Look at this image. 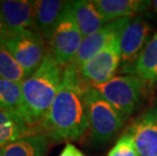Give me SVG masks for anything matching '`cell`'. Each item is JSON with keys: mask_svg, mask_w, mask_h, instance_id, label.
<instances>
[{"mask_svg": "<svg viewBox=\"0 0 157 156\" xmlns=\"http://www.w3.org/2000/svg\"><path fill=\"white\" fill-rule=\"evenodd\" d=\"M39 132L31 127L17 111L0 109V149L32 133Z\"/></svg>", "mask_w": 157, "mask_h": 156, "instance_id": "cell-16", "label": "cell"}, {"mask_svg": "<svg viewBox=\"0 0 157 156\" xmlns=\"http://www.w3.org/2000/svg\"><path fill=\"white\" fill-rule=\"evenodd\" d=\"M0 77L21 84L28 78L22 67L3 45L0 46Z\"/></svg>", "mask_w": 157, "mask_h": 156, "instance_id": "cell-18", "label": "cell"}, {"mask_svg": "<svg viewBox=\"0 0 157 156\" xmlns=\"http://www.w3.org/2000/svg\"><path fill=\"white\" fill-rule=\"evenodd\" d=\"M9 36H10V32H9L7 26H6L1 14H0V46L4 45L5 41L8 39Z\"/></svg>", "mask_w": 157, "mask_h": 156, "instance_id": "cell-22", "label": "cell"}, {"mask_svg": "<svg viewBox=\"0 0 157 156\" xmlns=\"http://www.w3.org/2000/svg\"><path fill=\"white\" fill-rule=\"evenodd\" d=\"M95 7L108 22L147 10L152 5L148 0H93Z\"/></svg>", "mask_w": 157, "mask_h": 156, "instance_id": "cell-13", "label": "cell"}, {"mask_svg": "<svg viewBox=\"0 0 157 156\" xmlns=\"http://www.w3.org/2000/svg\"><path fill=\"white\" fill-rule=\"evenodd\" d=\"M59 156H85L75 145L67 143Z\"/></svg>", "mask_w": 157, "mask_h": 156, "instance_id": "cell-21", "label": "cell"}, {"mask_svg": "<svg viewBox=\"0 0 157 156\" xmlns=\"http://www.w3.org/2000/svg\"><path fill=\"white\" fill-rule=\"evenodd\" d=\"M126 134L133 139L140 156H157V105L133 122Z\"/></svg>", "mask_w": 157, "mask_h": 156, "instance_id": "cell-10", "label": "cell"}, {"mask_svg": "<svg viewBox=\"0 0 157 156\" xmlns=\"http://www.w3.org/2000/svg\"><path fill=\"white\" fill-rule=\"evenodd\" d=\"M73 16L81 32L83 38L99 31L108 21L95 7L93 1L90 0H75L69 1Z\"/></svg>", "mask_w": 157, "mask_h": 156, "instance_id": "cell-14", "label": "cell"}, {"mask_svg": "<svg viewBox=\"0 0 157 156\" xmlns=\"http://www.w3.org/2000/svg\"><path fill=\"white\" fill-rule=\"evenodd\" d=\"M85 101L92 140L96 144L105 143L120 131L127 118L113 108L93 86L86 87Z\"/></svg>", "mask_w": 157, "mask_h": 156, "instance_id": "cell-3", "label": "cell"}, {"mask_svg": "<svg viewBox=\"0 0 157 156\" xmlns=\"http://www.w3.org/2000/svg\"><path fill=\"white\" fill-rule=\"evenodd\" d=\"M153 26L141 16L131 19L121 36L122 72L133 73L139 56L151 39Z\"/></svg>", "mask_w": 157, "mask_h": 156, "instance_id": "cell-8", "label": "cell"}, {"mask_svg": "<svg viewBox=\"0 0 157 156\" xmlns=\"http://www.w3.org/2000/svg\"><path fill=\"white\" fill-rule=\"evenodd\" d=\"M131 19L132 17H122L109 21L99 31L83 38L81 46L72 64L79 67L98 52H101L102 49H105L113 40L120 38Z\"/></svg>", "mask_w": 157, "mask_h": 156, "instance_id": "cell-9", "label": "cell"}, {"mask_svg": "<svg viewBox=\"0 0 157 156\" xmlns=\"http://www.w3.org/2000/svg\"><path fill=\"white\" fill-rule=\"evenodd\" d=\"M21 101V84L0 77V109L17 111Z\"/></svg>", "mask_w": 157, "mask_h": 156, "instance_id": "cell-19", "label": "cell"}, {"mask_svg": "<svg viewBox=\"0 0 157 156\" xmlns=\"http://www.w3.org/2000/svg\"><path fill=\"white\" fill-rule=\"evenodd\" d=\"M0 14L10 35L35 29V1L3 0L0 1Z\"/></svg>", "mask_w": 157, "mask_h": 156, "instance_id": "cell-11", "label": "cell"}, {"mask_svg": "<svg viewBox=\"0 0 157 156\" xmlns=\"http://www.w3.org/2000/svg\"><path fill=\"white\" fill-rule=\"evenodd\" d=\"M84 79L72 63L63 69L62 81L55 101L40 126L51 141L79 140L89 128Z\"/></svg>", "mask_w": 157, "mask_h": 156, "instance_id": "cell-1", "label": "cell"}, {"mask_svg": "<svg viewBox=\"0 0 157 156\" xmlns=\"http://www.w3.org/2000/svg\"><path fill=\"white\" fill-rule=\"evenodd\" d=\"M92 86L124 117L129 118L141 97L144 82L135 75H125Z\"/></svg>", "mask_w": 157, "mask_h": 156, "instance_id": "cell-5", "label": "cell"}, {"mask_svg": "<svg viewBox=\"0 0 157 156\" xmlns=\"http://www.w3.org/2000/svg\"><path fill=\"white\" fill-rule=\"evenodd\" d=\"M108 156H140L133 139L128 134L123 135L115 146L109 151Z\"/></svg>", "mask_w": 157, "mask_h": 156, "instance_id": "cell-20", "label": "cell"}, {"mask_svg": "<svg viewBox=\"0 0 157 156\" xmlns=\"http://www.w3.org/2000/svg\"><path fill=\"white\" fill-rule=\"evenodd\" d=\"M61 68L49 50L40 67L21 83V101L17 112L39 132L61 85Z\"/></svg>", "mask_w": 157, "mask_h": 156, "instance_id": "cell-2", "label": "cell"}, {"mask_svg": "<svg viewBox=\"0 0 157 156\" xmlns=\"http://www.w3.org/2000/svg\"><path fill=\"white\" fill-rule=\"evenodd\" d=\"M65 1L36 0L35 1V29L47 42H51L55 28Z\"/></svg>", "mask_w": 157, "mask_h": 156, "instance_id": "cell-12", "label": "cell"}, {"mask_svg": "<svg viewBox=\"0 0 157 156\" xmlns=\"http://www.w3.org/2000/svg\"><path fill=\"white\" fill-rule=\"evenodd\" d=\"M82 41L83 36L73 16L70 2L65 1L50 42V51L60 67L65 68L73 62Z\"/></svg>", "mask_w": 157, "mask_h": 156, "instance_id": "cell-4", "label": "cell"}, {"mask_svg": "<svg viewBox=\"0 0 157 156\" xmlns=\"http://www.w3.org/2000/svg\"><path fill=\"white\" fill-rule=\"evenodd\" d=\"M121 36L77 67L79 74L92 85L111 80L121 64Z\"/></svg>", "mask_w": 157, "mask_h": 156, "instance_id": "cell-7", "label": "cell"}, {"mask_svg": "<svg viewBox=\"0 0 157 156\" xmlns=\"http://www.w3.org/2000/svg\"><path fill=\"white\" fill-rule=\"evenodd\" d=\"M152 3H153V7H154V10H155V12H156V14H157V0H155V1H152Z\"/></svg>", "mask_w": 157, "mask_h": 156, "instance_id": "cell-23", "label": "cell"}, {"mask_svg": "<svg viewBox=\"0 0 157 156\" xmlns=\"http://www.w3.org/2000/svg\"><path fill=\"white\" fill-rule=\"evenodd\" d=\"M50 141L44 133H32L1 148L0 156H46Z\"/></svg>", "mask_w": 157, "mask_h": 156, "instance_id": "cell-15", "label": "cell"}, {"mask_svg": "<svg viewBox=\"0 0 157 156\" xmlns=\"http://www.w3.org/2000/svg\"><path fill=\"white\" fill-rule=\"evenodd\" d=\"M133 73L141 79L144 84H157V32L152 35L148 44L139 56Z\"/></svg>", "mask_w": 157, "mask_h": 156, "instance_id": "cell-17", "label": "cell"}, {"mask_svg": "<svg viewBox=\"0 0 157 156\" xmlns=\"http://www.w3.org/2000/svg\"><path fill=\"white\" fill-rule=\"evenodd\" d=\"M45 39L36 29H28L12 34L4 43V47L18 62L29 77L40 67L48 53Z\"/></svg>", "mask_w": 157, "mask_h": 156, "instance_id": "cell-6", "label": "cell"}]
</instances>
